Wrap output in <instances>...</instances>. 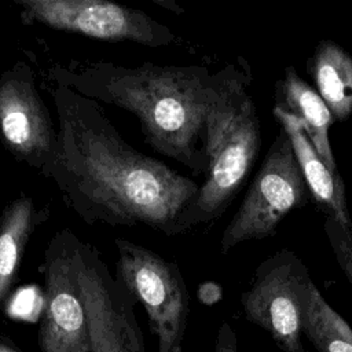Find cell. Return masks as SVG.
Masks as SVG:
<instances>
[{"label":"cell","mask_w":352,"mask_h":352,"mask_svg":"<svg viewBox=\"0 0 352 352\" xmlns=\"http://www.w3.org/2000/svg\"><path fill=\"white\" fill-rule=\"evenodd\" d=\"M48 208L37 209L30 195L19 194L0 213V309L19 276L23 254L34 230L47 220Z\"/></svg>","instance_id":"cell-12"},{"label":"cell","mask_w":352,"mask_h":352,"mask_svg":"<svg viewBox=\"0 0 352 352\" xmlns=\"http://www.w3.org/2000/svg\"><path fill=\"white\" fill-rule=\"evenodd\" d=\"M78 239L70 228H62L44 250L38 268L44 279L40 352H91L88 318L74 264Z\"/></svg>","instance_id":"cell-8"},{"label":"cell","mask_w":352,"mask_h":352,"mask_svg":"<svg viewBox=\"0 0 352 352\" xmlns=\"http://www.w3.org/2000/svg\"><path fill=\"white\" fill-rule=\"evenodd\" d=\"M52 84L132 113L144 142L158 154L205 176L206 117L217 74L201 65L129 67L113 62H78L48 69Z\"/></svg>","instance_id":"cell-2"},{"label":"cell","mask_w":352,"mask_h":352,"mask_svg":"<svg viewBox=\"0 0 352 352\" xmlns=\"http://www.w3.org/2000/svg\"><path fill=\"white\" fill-rule=\"evenodd\" d=\"M315 89L336 121L352 114V55L333 40L320 41L309 60Z\"/></svg>","instance_id":"cell-14"},{"label":"cell","mask_w":352,"mask_h":352,"mask_svg":"<svg viewBox=\"0 0 352 352\" xmlns=\"http://www.w3.org/2000/svg\"><path fill=\"white\" fill-rule=\"evenodd\" d=\"M312 283L297 254L276 252L257 267L241 296L245 318L264 329L283 352H307L301 336Z\"/></svg>","instance_id":"cell-6"},{"label":"cell","mask_w":352,"mask_h":352,"mask_svg":"<svg viewBox=\"0 0 352 352\" xmlns=\"http://www.w3.org/2000/svg\"><path fill=\"white\" fill-rule=\"evenodd\" d=\"M217 82L206 117L204 183L177 221V235L212 223L231 205L256 162L260 120L250 95V74L236 65L216 72Z\"/></svg>","instance_id":"cell-3"},{"label":"cell","mask_w":352,"mask_h":352,"mask_svg":"<svg viewBox=\"0 0 352 352\" xmlns=\"http://www.w3.org/2000/svg\"><path fill=\"white\" fill-rule=\"evenodd\" d=\"M25 25L81 34L104 41H132L146 47H168L175 33L142 10L107 0H14Z\"/></svg>","instance_id":"cell-7"},{"label":"cell","mask_w":352,"mask_h":352,"mask_svg":"<svg viewBox=\"0 0 352 352\" xmlns=\"http://www.w3.org/2000/svg\"><path fill=\"white\" fill-rule=\"evenodd\" d=\"M276 99L275 106L300 121L324 164L333 172H338L329 138L334 118L316 89L307 84L293 67H287L276 84Z\"/></svg>","instance_id":"cell-13"},{"label":"cell","mask_w":352,"mask_h":352,"mask_svg":"<svg viewBox=\"0 0 352 352\" xmlns=\"http://www.w3.org/2000/svg\"><path fill=\"white\" fill-rule=\"evenodd\" d=\"M0 139L15 162L40 175L56 154L58 126L23 59L0 74Z\"/></svg>","instance_id":"cell-10"},{"label":"cell","mask_w":352,"mask_h":352,"mask_svg":"<svg viewBox=\"0 0 352 352\" xmlns=\"http://www.w3.org/2000/svg\"><path fill=\"white\" fill-rule=\"evenodd\" d=\"M158 6H162V7H166L168 10L173 11V12H180V10L176 7V3L172 1V3H165V1H157Z\"/></svg>","instance_id":"cell-20"},{"label":"cell","mask_w":352,"mask_h":352,"mask_svg":"<svg viewBox=\"0 0 352 352\" xmlns=\"http://www.w3.org/2000/svg\"><path fill=\"white\" fill-rule=\"evenodd\" d=\"M58 121V148L43 170L66 205L87 224H144L166 236L199 186L122 139L98 102L48 87Z\"/></svg>","instance_id":"cell-1"},{"label":"cell","mask_w":352,"mask_h":352,"mask_svg":"<svg viewBox=\"0 0 352 352\" xmlns=\"http://www.w3.org/2000/svg\"><path fill=\"white\" fill-rule=\"evenodd\" d=\"M272 113L290 139L294 157L311 198H314V201L327 213V217H333L346 228L352 230V220L348 212L345 186L341 175L333 172L324 164L307 136L302 125L294 116L278 106H274Z\"/></svg>","instance_id":"cell-11"},{"label":"cell","mask_w":352,"mask_h":352,"mask_svg":"<svg viewBox=\"0 0 352 352\" xmlns=\"http://www.w3.org/2000/svg\"><path fill=\"white\" fill-rule=\"evenodd\" d=\"M0 352H21V349L10 337L0 333Z\"/></svg>","instance_id":"cell-19"},{"label":"cell","mask_w":352,"mask_h":352,"mask_svg":"<svg viewBox=\"0 0 352 352\" xmlns=\"http://www.w3.org/2000/svg\"><path fill=\"white\" fill-rule=\"evenodd\" d=\"M309 198L290 139L280 129L238 210L223 231L221 253L227 254L243 242L274 235L279 223Z\"/></svg>","instance_id":"cell-5"},{"label":"cell","mask_w":352,"mask_h":352,"mask_svg":"<svg viewBox=\"0 0 352 352\" xmlns=\"http://www.w3.org/2000/svg\"><path fill=\"white\" fill-rule=\"evenodd\" d=\"M76 274L87 311L91 352H146L135 298L111 275L100 252L78 239Z\"/></svg>","instance_id":"cell-9"},{"label":"cell","mask_w":352,"mask_h":352,"mask_svg":"<svg viewBox=\"0 0 352 352\" xmlns=\"http://www.w3.org/2000/svg\"><path fill=\"white\" fill-rule=\"evenodd\" d=\"M221 287L214 282H205L198 287V298L205 305H213L221 298Z\"/></svg>","instance_id":"cell-18"},{"label":"cell","mask_w":352,"mask_h":352,"mask_svg":"<svg viewBox=\"0 0 352 352\" xmlns=\"http://www.w3.org/2000/svg\"><path fill=\"white\" fill-rule=\"evenodd\" d=\"M116 279L144 308L157 352H182L190 296L175 261L129 239L116 238Z\"/></svg>","instance_id":"cell-4"},{"label":"cell","mask_w":352,"mask_h":352,"mask_svg":"<svg viewBox=\"0 0 352 352\" xmlns=\"http://www.w3.org/2000/svg\"><path fill=\"white\" fill-rule=\"evenodd\" d=\"M324 232L341 271L352 286V230L333 217H326Z\"/></svg>","instance_id":"cell-16"},{"label":"cell","mask_w":352,"mask_h":352,"mask_svg":"<svg viewBox=\"0 0 352 352\" xmlns=\"http://www.w3.org/2000/svg\"><path fill=\"white\" fill-rule=\"evenodd\" d=\"M214 352H238L236 334H235L232 326L227 322L221 323V326L217 331Z\"/></svg>","instance_id":"cell-17"},{"label":"cell","mask_w":352,"mask_h":352,"mask_svg":"<svg viewBox=\"0 0 352 352\" xmlns=\"http://www.w3.org/2000/svg\"><path fill=\"white\" fill-rule=\"evenodd\" d=\"M302 334L318 352H352V327L329 305L315 283L304 314Z\"/></svg>","instance_id":"cell-15"}]
</instances>
